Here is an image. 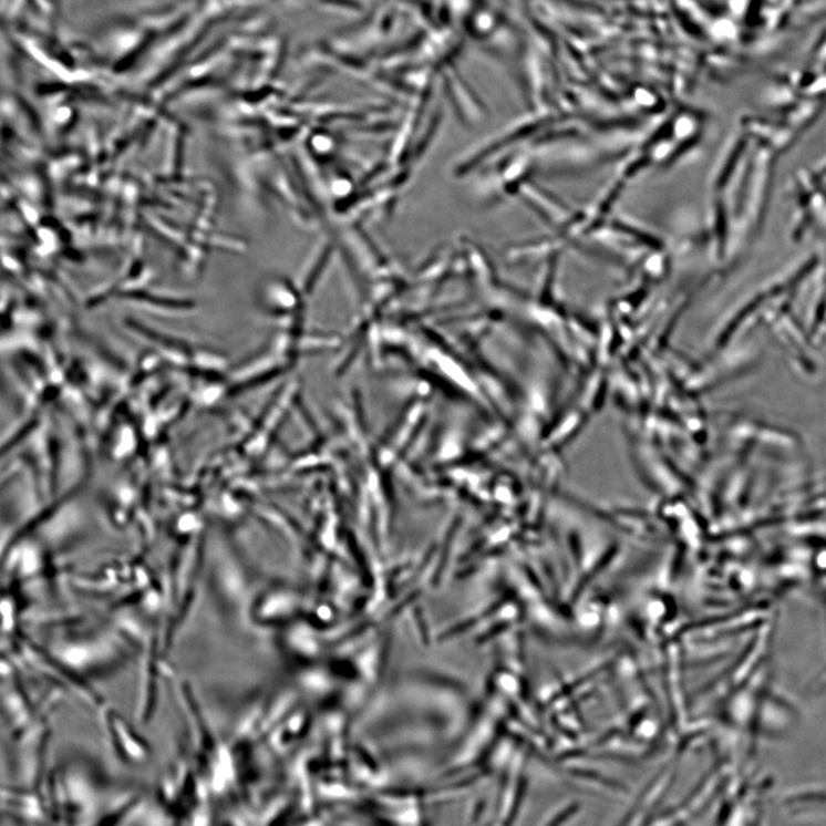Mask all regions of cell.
Listing matches in <instances>:
<instances>
[{
  "label": "cell",
  "mask_w": 826,
  "mask_h": 826,
  "mask_svg": "<svg viewBox=\"0 0 826 826\" xmlns=\"http://www.w3.org/2000/svg\"><path fill=\"white\" fill-rule=\"evenodd\" d=\"M616 554H617V548L609 550V553L606 556H602L601 559L592 567V570L590 571V574L587 575L584 578V580L578 585L574 593L575 600H577L580 597V595L585 591L586 587L593 580V578L600 575L603 568L610 565V562L612 561L611 559L615 557Z\"/></svg>",
  "instance_id": "cell-1"
}]
</instances>
